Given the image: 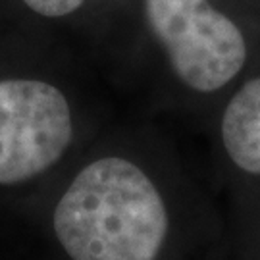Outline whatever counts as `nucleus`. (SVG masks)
<instances>
[{
  "mask_svg": "<svg viewBox=\"0 0 260 260\" xmlns=\"http://www.w3.org/2000/svg\"><path fill=\"white\" fill-rule=\"evenodd\" d=\"M54 230L74 260H154L168 214L135 164L103 158L83 168L60 199Z\"/></svg>",
  "mask_w": 260,
  "mask_h": 260,
  "instance_id": "f257e3e1",
  "label": "nucleus"
},
{
  "mask_svg": "<svg viewBox=\"0 0 260 260\" xmlns=\"http://www.w3.org/2000/svg\"><path fill=\"white\" fill-rule=\"evenodd\" d=\"M147 19L176 75L193 91H220L247 64L241 25L210 0H147Z\"/></svg>",
  "mask_w": 260,
  "mask_h": 260,
  "instance_id": "f03ea898",
  "label": "nucleus"
},
{
  "mask_svg": "<svg viewBox=\"0 0 260 260\" xmlns=\"http://www.w3.org/2000/svg\"><path fill=\"white\" fill-rule=\"evenodd\" d=\"M72 139V116L56 87L0 81V183H19L58 162Z\"/></svg>",
  "mask_w": 260,
  "mask_h": 260,
  "instance_id": "7ed1b4c3",
  "label": "nucleus"
},
{
  "mask_svg": "<svg viewBox=\"0 0 260 260\" xmlns=\"http://www.w3.org/2000/svg\"><path fill=\"white\" fill-rule=\"evenodd\" d=\"M222 141L241 170L260 174V75L232 96L222 118Z\"/></svg>",
  "mask_w": 260,
  "mask_h": 260,
  "instance_id": "20e7f679",
  "label": "nucleus"
},
{
  "mask_svg": "<svg viewBox=\"0 0 260 260\" xmlns=\"http://www.w3.org/2000/svg\"><path fill=\"white\" fill-rule=\"evenodd\" d=\"M33 12L47 18L68 16L83 4V0H23Z\"/></svg>",
  "mask_w": 260,
  "mask_h": 260,
  "instance_id": "39448f33",
  "label": "nucleus"
}]
</instances>
